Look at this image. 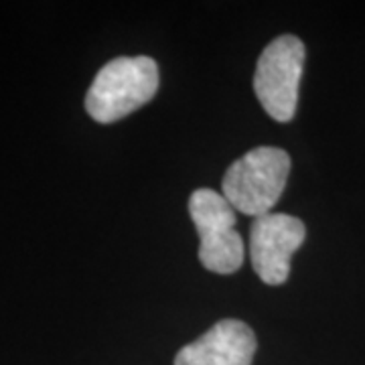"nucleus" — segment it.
Segmentation results:
<instances>
[{"mask_svg":"<svg viewBox=\"0 0 365 365\" xmlns=\"http://www.w3.org/2000/svg\"><path fill=\"white\" fill-rule=\"evenodd\" d=\"M189 213L199 235V260L215 274H234L244 264V242L235 230V211L213 189H197Z\"/></svg>","mask_w":365,"mask_h":365,"instance_id":"4","label":"nucleus"},{"mask_svg":"<svg viewBox=\"0 0 365 365\" xmlns=\"http://www.w3.org/2000/svg\"><path fill=\"white\" fill-rule=\"evenodd\" d=\"M256 335L244 321L223 319L185 345L175 365H252L256 355Z\"/></svg>","mask_w":365,"mask_h":365,"instance_id":"6","label":"nucleus"},{"mask_svg":"<svg viewBox=\"0 0 365 365\" xmlns=\"http://www.w3.org/2000/svg\"><path fill=\"white\" fill-rule=\"evenodd\" d=\"M158 90L155 59L116 57L106 63L91 81L86 96V112L100 124H112L148 104Z\"/></svg>","mask_w":365,"mask_h":365,"instance_id":"1","label":"nucleus"},{"mask_svg":"<svg viewBox=\"0 0 365 365\" xmlns=\"http://www.w3.org/2000/svg\"><path fill=\"white\" fill-rule=\"evenodd\" d=\"M290 157L276 146H258L237 158L223 175L222 195L244 215L260 217L270 213L284 193Z\"/></svg>","mask_w":365,"mask_h":365,"instance_id":"2","label":"nucleus"},{"mask_svg":"<svg viewBox=\"0 0 365 365\" xmlns=\"http://www.w3.org/2000/svg\"><path fill=\"white\" fill-rule=\"evenodd\" d=\"M304 55L307 49L299 37L282 35L258 57L254 91L264 112L276 122H290L297 114Z\"/></svg>","mask_w":365,"mask_h":365,"instance_id":"3","label":"nucleus"},{"mask_svg":"<svg viewBox=\"0 0 365 365\" xmlns=\"http://www.w3.org/2000/svg\"><path fill=\"white\" fill-rule=\"evenodd\" d=\"M307 227L299 217L287 213H266L254 217L250 227L252 268L264 284L278 287L290 276V260L304 244Z\"/></svg>","mask_w":365,"mask_h":365,"instance_id":"5","label":"nucleus"}]
</instances>
